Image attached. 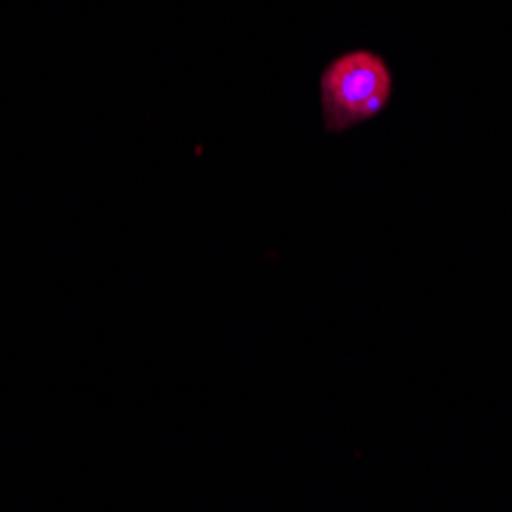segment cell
I'll list each match as a JSON object with an SVG mask.
<instances>
[{
    "label": "cell",
    "mask_w": 512,
    "mask_h": 512,
    "mask_svg": "<svg viewBox=\"0 0 512 512\" xmlns=\"http://www.w3.org/2000/svg\"><path fill=\"white\" fill-rule=\"evenodd\" d=\"M393 96V74L375 53L338 56L319 80L322 120L329 132L353 129L375 120Z\"/></svg>",
    "instance_id": "cell-1"
}]
</instances>
